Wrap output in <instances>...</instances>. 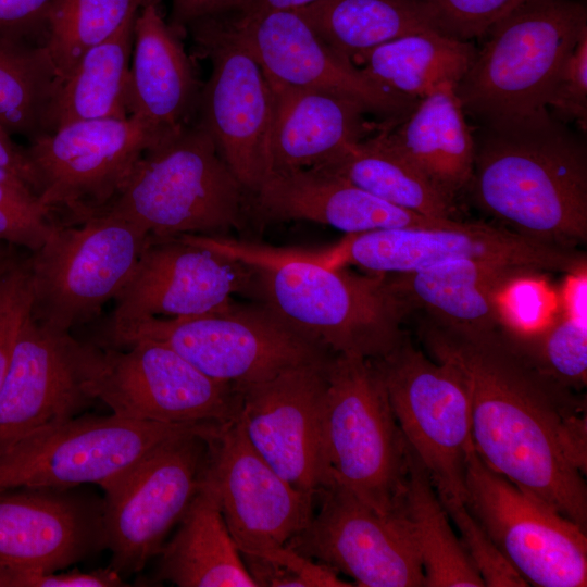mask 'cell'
Here are the masks:
<instances>
[{"label": "cell", "instance_id": "obj_1", "mask_svg": "<svg viewBox=\"0 0 587 587\" xmlns=\"http://www.w3.org/2000/svg\"><path fill=\"white\" fill-rule=\"evenodd\" d=\"M417 333L432 359L462 376L480 458L586 530L585 399L542 371L509 323L467 329L423 315Z\"/></svg>", "mask_w": 587, "mask_h": 587}, {"label": "cell", "instance_id": "obj_2", "mask_svg": "<svg viewBox=\"0 0 587 587\" xmlns=\"http://www.w3.org/2000/svg\"><path fill=\"white\" fill-rule=\"evenodd\" d=\"M188 243L248 265L254 296L292 329L335 354L376 360L397 348L411 313L386 275H360L316 251L280 249L221 235L185 234Z\"/></svg>", "mask_w": 587, "mask_h": 587}, {"label": "cell", "instance_id": "obj_3", "mask_svg": "<svg viewBox=\"0 0 587 587\" xmlns=\"http://www.w3.org/2000/svg\"><path fill=\"white\" fill-rule=\"evenodd\" d=\"M467 189L517 234L567 247L587 241L586 146L549 112L483 126Z\"/></svg>", "mask_w": 587, "mask_h": 587}, {"label": "cell", "instance_id": "obj_4", "mask_svg": "<svg viewBox=\"0 0 587 587\" xmlns=\"http://www.w3.org/2000/svg\"><path fill=\"white\" fill-rule=\"evenodd\" d=\"M586 28L580 0H527L515 8L484 36L455 87L465 115L489 126L548 112L560 66Z\"/></svg>", "mask_w": 587, "mask_h": 587}, {"label": "cell", "instance_id": "obj_5", "mask_svg": "<svg viewBox=\"0 0 587 587\" xmlns=\"http://www.w3.org/2000/svg\"><path fill=\"white\" fill-rule=\"evenodd\" d=\"M247 197L212 138L193 122L148 149L101 212L137 225L150 240L220 235L241 225Z\"/></svg>", "mask_w": 587, "mask_h": 587}, {"label": "cell", "instance_id": "obj_6", "mask_svg": "<svg viewBox=\"0 0 587 587\" xmlns=\"http://www.w3.org/2000/svg\"><path fill=\"white\" fill-rule=\"evenodd\" d=\"M322 444L335 480L383 514H402L409 446L372 360L334 354L327 363Z\"/></svg>", "mask_w": 587, "mask_h": 587}, {"label": "cell", "instance_id": "obj_7", "mask_svg": "<svg viewBox=\"0 0 587 587\" xmlns=\"http://www.w3.org/2000/svg\"><path fill=\"white\" fill-rule=\"evenodd\" d=\"M103 346L125 348L137 340L166 345L207 376L233 386L261 382L333 352L292 329L262 303L190 317H148L105 325Z\"/></svg>", "mask_w": 587, "mask_h": 587}, {"label": "cell", "instance_id": "obj_8", "mask_svg": "<svg viewBox=\"0 0 587 587\" xmlns=\"http://www.w3.org/2000/svg\"><path fill=\"white\" fill-rule=\"evenodd\" d=\"M148 241L140 227L105 212L78 226L55 225L29 257L30 316L66 332L90 322L123 288Z\"/></svg>", "mask_w": 587, "mask_h": 587}, {"label": "cell", "instance_id": "obj_9", "mask_svg": "<svg viewBox=\"0 0 587 587\" xmlns=\"http://www.w3.org/2000/svg\"><path fill=\"white\" fill-rule=\"evenodd\" d=\"M203 425L137 421L115 414L74 416L0 447V491L101 488L167 439Z\"/></svg>", "mask_w": 587, "mask_h": 587}, {"label": "cell", "instance_id": "obj_10", "mask_svg": "<svg viewBox=\"0 0 587 587\" xmlns=\"http://www.w3.org/2000/svg\"><path fill=\"white\" fill-rule=\"evenodd\" d=\"M375 364L409 448L440 500L464 502L465 472L474 449L467 387L451 365L415 348L408 336Z\"/></svg>", "mask_w": 587, "mask_h": 587}, {"label": "cell", "instance_id": "obj_11", "mask_svg": "<svg viewBox=\"0 0 587 587\" xmlns=\"http://www.w3.org/2000/svg\"><path fill=\"white\" fill-rule=\"evenodd\" d=\"M333 266L354 265L366 273L402 274L438 264L474 260L524 267L536 273H585L577 247L539 241L503 226L462 222L445 227H401L347 235L317 251Z\"/></svg>", "mask_w": 587, "mask_h": 587}, {"label": "cell", "instance_id": "obj_12", "mask_svg": "<svg viewBox=\"0 0 587 587\" xmlns=\"http://www.w3.org/2000/svg\"><path fill=\"white\" fill-rule=\"evenodd\" d=\"M207 426L167 439L102 488L104 545L118 574L138 573L159 555L186 513L201 485Z\"/></svg>", "mask_w": 587, "mask_h": 587}, {"label": "cell", "instance_id": "obj_13", "mask_svg": "<svg viewBox=\"0 0 587 587\" xmlns=\"http://www.w3.org/2000/svg\"><path fill=\"white\" fill-rule=\"evenodd\" d=\"M464 504L528 585H587L586 530L492 470L475 446L466 465Z\"/></svg>", "mask_w": 587, "mask_h": 587}, {"label": "cell", "instance_id": "obj_14", "mask_svg": "<svg viewBox=\"0 0 587 587\" xmlns=\"http://www.w3.org/2000/svg\"><path fill=\"white\" fill-rule=\"evenodd\" d=\"M97 400L125 419L174 425H221L239 416L236 386L215 380L172 348L137 340L100 347L91 382Z\"/></svg>", "mask_w": 587, "mask_h": 587}, {"label": "cell", "instance_id": "obj_15", "mask_svg": "<svg viewBox=\"0 0 587 587\" xmlns=\"http://www.w3.org/2000/svg\"><path fill=\"white\" fill-rule=\"evenodd\" d=\"M188 28L199 50L211 62L209 79L201 88L196 122L212 138L250 196L268 175L271 87L225 14L202 18Z\"/></svg>", "mask_w": 587, "mask_h": 587}, {"label": "cell", "instance_id": "obj_16", "mask_svg": "<svg viewBox=\"0 0 587 587\" xmlns=\"http://www.w3.org/2000/svg\"><path fill=\"white\" fill-rule=\"evenodd\" d=\"M168 135L128 115L73 122L29 141L40 202L68 211L78 223L100 213L143 153Z\"/></svg>", "mask_w": 587, "mask_h": 587}, {"label": "cell", "instance_id": "obj_17", "mask_svg": "<svg viewBox=\"0 0 587 587\" xmlns=\"http://www.w3.org/2000/svg\"><path fill=\"white\" fill-rule=\"evenodd\" d=\"M201 436L207 445L201 484L215 498L241 554L285 546L308 525L314 498L273 470L238 417L207 426Z\"/></svg>", "mask_w": 587, "mask_h": 587}, {"label": "cell", "instance_id": "obj_18", "mask_svg": "<svg viewBox=\"0 0 587 587\" xmlns=\"http://www.w3.org/2000/svg\"><path fill=\"white\" fill-rule=\"evenodd\" d=\"M316 498L319 512L287 546L350 576L357 586H425L420 553L403 514L379 513L335 480Z\"/></svg>", "mask_w": 587, "mask_h": 587}, {"label": "cell", "instance_id": "obj_19", "mask_svg": "<svg viewBox=\"0 0 587 587\" xmlns=\"http://www.w3.org/2000/svg\"><path fill=\"white\" fill-rule=\"evenodd\" d=\"M99 355L100 346L40 325L29 314L0 387V447L91 405Z\"/></svg>", "mask_w": 587, "mask_h": 587}, {"label": "cell", "instance_id": "obj_20", "mask_svg": "<svg viewBox=\"0 0 587 587\" xmlns=\"http://www.w3.org/2000/svg\"><path fill=\"white\" fill-rule=\"evenodd\" d=\"M332 357L237 387L238 419L253 448L287 483L314 499L327 484L322 422Z\"/></svg>", "mask_w": 587, "mask_h": 587}, {"label": "cell", "instance_id": "obj_21", "mask_svg": "<svg viewBox=\"0 0 587 587\" xmlns=\"http://www.w3.org/2000/svg\"><path fill=\"white\" fill-rule=\"evenodd\" d=\"M225 16L271 84L347 96L388 124L401 121L419 101L371 79L325 43L297 10Z\"/></svg>", "mask_w": 587, "mask_h": 587}, {"label": "cell", "instance_id": "obj_22", "mask_svg": "<svg viewBox=\"0 0 587 587\" xmlns=\"http://www.w3.org/2000/svg\"><path fill=\"white\" fill-rule=\"evenodd\" d=\"M235 294L254 296L248 265L178 237L149 239L105 325L212 313L227 308Z\"/></svg>", "mask_w": 587, "mask_h": 587}, {"label": "cell", "instance_id": "obj_23", "mask_svg": "<svg viewBox=\"0 0 587 587\" xmlns=\"http://www.w3.org/2000/svg\"><path fill=\"white\" fill-rule=\"evenodd\" d=\"M73 488L0 491V573L30 587L36 573L57 572L105 548L102 500Z\"/></svg>", "mask_w": 587, "mask_h": 587}, {"label": "cell", "instance_id": "obj_24", "mask_svg": "<svg viewBox=\"0 0 587 587\" xmlns=\"http://www.w3.org/2000/svg\"><path fill=\"white\" fill-rule=\"evenodd\" d=\"M250 198L255 213L264 220L309 221L347 235L386 228L445 227L459 222L395 205L320 167L271 173Z\"/></svg>", "mask_w": 587, "mask_h": 587}, {"label": "cell", "instance_id": "obj_25", "mask_svg": "<svg viewBox=\"0 0 587 587\" xmlns=\"http://www.w3.org/2000/svg\"><path fill=\"white\" fill-rule=\"evenodd\" d=\"M268 174L324 165L378 126L357 100L333 91L268 83Z\"/></svg>", "mask_w": 587, "mask_h": 587}, {"label": "cell", "instance_id": "obj_26", "mask_svg": "<svg viewBox=\"0 0 587 587\" xmlns=\"http://www.w3.org/2000/svg\"><path fill=\"white\" fill-rule=\"evenodd\" d=\"M152 2L135 21L127 112L173 134L193 123L202 86L177 33Z\"/></svg>", "mask_w": 587, "mask_h": 587}, {"label": "cell", "instance_id": "obj_27", "mask_svg": "<svg viewBox=\"0 0 587 587\" xmlns=\"http://www.w3.org/2000/svg\"><path fill=\"white\" fill-rule=\"evenodd\" d=\"M537 274L515 265L458 260L386 278L411 313L421 310L446 325L484 329L508 322L502 296Z\"/></svg>", "mask_w": 587, "mask_h": 587}, {"label": "cell", "instance_id": "obj_28", "mask_svg": "<svg viewBox=\"0 0 587 587\" xmlns=\"http://www.w3.org/2000/svg\"><path fill=\"white\" fill-rule=\"evenodd\" d=\"M465 116L455 88L445 86L419 100L398 123L380 122L376 134L455 201L469 186L475 159V139Z\"/></svg>", "mask_w": 587, "mask_h": 587}, {"label": "cell", "instance_id": "obj_29", "mask_svg": "<svg viewBox=\"0 0 587 587\" xmlns=\"http://www.w3.org/2000/svg\"><path fill=\"white\" fill-rule=\"evenodd\" d=\"M159 555L157 580L178 587H257L215 498L202 484Z\"/></svg>", "mask_w": 587, "mask_h": 587}, {"label": "cell", "instance_id": "obj_30", "mask_svg": "<svg viewBox=\"0 0 587 587\" xmlns=\"http://www.w3.org/2000/svg\"><path fill=\"white\" fill-rule=\"evenodd\" d=\"M477 47L438 30L407 35L357 57L354 65L377 84L421 100L457 87L475 59Z\"/></svg>", "mask_w": 587, "mask_h": 587}, {"label": "cell", "instance_id": "obj_31", "mask_svg": "<svg viewBox=\"0 0 587 587\" xmlns=\"http://www.w3.org/2000/svg\"><path fill=\"white\" fill-rule=\"evenodd\" d=\"M137 15L87 50L60 82L50 112V133L73 122L128 116L127 83Z\"/></svg>", "mask_w": 587, "mask_h": 587}, {"label": "cell", "instance_id": "obj_32", "mask_svg": "<svg viewBox=\"0 0 587 587\" xmlns=\"http://www.w3.org/2000/svg\"><path fill=\"white\" fill-rule=\"evenodd\" d=\"M297 11L325 43L352 63L397 38L440 32L432 13L413 0H317Z\"/></svg>", "mask_w": 587, "mask_h": 587}, {"label": "cell", "instance_id": "obj_33", "mask_svg": "<svg viewBox=\"0 0 587 587\" xmlns=\"http://www.w3.org/2000/svg\"><path fill=\"white\" fill-rule=\"evenodd\" d=\"M317 167L395 205L428 217L459 221L455 201L441 193L377 134L350 146Z\"/></svg>", "mask_w": 587, "mask_h": 587}, {"label": "cell", "instance_id": "obj_34", "mask_svg": "<svg viewBox=\"0 0 587 587\" xmlns=\"http://www.w3.org/2000/svg\"><path fill=\"white\" fill-rule=\"evenodd\" d=\"M420 553L426 587H483L424 466L409 448L402 503Z\"/></svg>", "mask_w": 587, "mask_h": 587}, {"label": "cell", "instance_id": "obj_35", "mask_svg": "<svg viewBox=\"0 0 587 587\" xmlns=\"http://www.w3.org/2000/svg\"><path fill=\"white\" fill-rule=\"evenodd\" d=\"M60 80L43 46L0 37V125L29 141L50 133Z\"/></svg>", "mask_w": 587, "mask_h": 587}, {"label": "cell", "instance_id": "obj_36", "mask_svg": "<svg viewBox=\"0 0 587 587\" xmlns=\"http://www.w3.org/2000/svg\"><path fill=\"white\" fill-rule=\"evenodd\" d=\"M152 2L159 0H52L42 46L59 80L72 72L87 50L113 36Z\"/></svg>", "mask_w": 587, "mask_h": 587}, {"label": "cell", "instance_id": "obj_37", "mask_svg": "<svg viewBox=\"0 0 587 587\" xmlns=\"http://www.w3.org/2000/svg\"><path fill=\"white\" fill-rule=\"evenodd\" d=\"M585 319L584 314H564L535 332L510 326L516 344L542 371L577 391L587 383Z\"/></svg>", "mask_w": 587, "mask_h": 587}, {"label": "cell", "instance_id": "obj_38", "mask_svg": "<svg viewBox=\"0 0 587 587\" xmlns=\"http://www.w3.org/2000/svg\"><path fill=\"white\" fill-rule=\"evenodd\" d=\"M453 522L472 563L488 587H525L526 580L513 569L492 540L459 499L440 500Z\"/></svg>", "mask_w": 587, "mask_h": 587}, {"label": "cell", "instance_id": "obj_39", "mask_svg": "<svg viewBox=\"0 0 587 587\" xmlns=\"http://www.w3.org/2000/svg\"><path fill=\"white\" fill-rule=\"evenodd\" d=\"M33 299L29 258L9 255L0 264V387Z\"/></svg>", "mask_w": 587, "mask_h": 587}, {"label": "cell", "instance_id": "obj_40", "mask_svg": "<svg viewBox=\"0 0 587 587\" xmlns=\"http://www.w3.org/2000/svg\"><path fill=\"white\" fill-rule=\"evenodd\" d=\"M52 214L37 196L0 182V241L38 250L55 226Z\"/></svg>", "mask_w": 587, "mask_h": 587}, {"label": "cell", "instance_id": "obj_41", "mask_svg": "<svg viewBox=\"0 0 587 587\" xmlns=\"http://www.w3.org/2000/svg\"><path fill=\"white\" fill-rule=\"evenodd\" d=\"M434 16L438 29L461 40L483 39L502 17L527 0H413Z\"/></svg>", "mask_w": 587, "mask_h": 587}, {"label": "cell", "instance_id": "obj_42", "mask_svg": "<svg viewBox=\"0 0 587 587\" xmlns=\"http://www.w3.org/2000/svg\"><path fill=\"white\" fill-rule=\"evenodd\" d=\"M547 110L564 123H574L580 130L587 125V28L582 32L553 82Z\"/></svg>", "mask_w": 587, "mask_h": 587}, {"label": "cell", "instance_id": "obj_43", "mask_svg": "<svg viewBox=\"0 0 587 587\" xmlns=\"http://www.w3.org/2000/svg\"><path fill=\"white\" fill-rule=\"evenodd\" d=\"M52 0H0V37L42 46Z\"/></svg>", "mask_w": 587, "mask_h": 587}, {"label": "cell", "instance_id": "obj_44", "mask_svg": "<svg viewBox=\"0 0 587 587\" xmlns=\"http://www.w3.org/2000/svg\"><path fill=\"white\" fill-rule=\"evenodd\" d=\"M0 182L30 192L39 198L41 184L27 147L17 145L0 125Z\"/></svg>", "mask_w": 587, "mask_h": 587}, {"label": "cell", "instance_id": "obj_45", "mask_svg": "<svg viewBox=\"0 0 587 587\" xmlns=\"http://www.w3.org/2000/svg\"><path fill=\"white\" fill-rule=\"evenodd\" d=\"M126 584L110 565L90 572L73 569L66 572L37 573L32 587H120Z\"/></svg>", "mask_w": 587, "mask_h": 587}, {"label": "cell", "instance_id": "obj_46", "mask_svg": "<svg viewBox=\"0 0 587 587\" xmlns=\"http://www.w3.org/2000/svg\"><path fill=\"white\" fill-rule=\"evenodd\" d=\"M241 0H172L171 23L177 33L202 18L233 13Z\"/></svg>", "mask_w": 587, "mask_h": 587}, {"label": "cell", "instance_id": "obj_47", "mask_svg": "<svg viewBox=\"0 0 587 587\" xmlns=\"http://www.w3.org/2000/svg\"><path fill=\"white\" fill-rule=\"evenodd\" d=\"M315 1L317 0H241L234 13L253 15L272 11L298 10Z\"/></svg>", "mask_w": 587, "mask_h": 587}, {"label": "cell", "instance_id": "obj_48", "mask_svg": "<svg viewBox=\"0 0 587 587\" xmlns=\"http://www.w3.org/2000/svg\"><path fill=\"white\" fill-rule=\"evenodd\" d=\"M0 587H14L10 577L0 573Z\"/></svg>", "mask_w": 587, "mask_h": 587}, {"label": "cell", "instance_id": "obj_49", "mask_svg": "<svg viewBox=\"0 0 587 587\" xmlns=\"http://www.w3.org/2000/svg\"><path fill=\"white\" fill-rule=\"evenodd\" d=\"M10 254H8L3 249L2 247L0 246V264L9 257Z\"/></svg>", "mask_w": 587, "mask_h": 587}]
</instances>
